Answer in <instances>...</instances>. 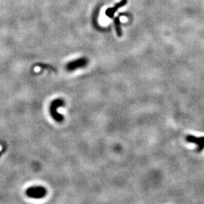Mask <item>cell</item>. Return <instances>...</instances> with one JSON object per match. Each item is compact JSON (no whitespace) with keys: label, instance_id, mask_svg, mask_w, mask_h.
Returning <instances> with one entry per match:
<instances>
[{"label":"cell","instance_id":"obj_3","mask_svg":"<svg viewBox=\"0 0 204 204\" xmlns=\"http://www.w3.org/2000/svg\"><path fill=\"white\" fill-rule=\"evenodd\" d=\"M186 141L188 143L196 144L198 146V151L202 152L204 150V137H196L193 135H187Z\"/></svg>","mask_w":204,"mask_h":204},{"label":"cell","instance_id":"obj_5","mask_svg":"<svg viewBox=\"0 0 204 204\" xmlns=\"http://www.w3.org/2000/svg\"><path fill=\"white\" fill-rule=\"evenodd\" d=\"M31 193L35 198H41L46 194V190L43 188H34L31 190Z\"/></svg>","mask_w":204,"mask_h":204},{"label":"cell","instance_id":"obj_4","mask_svg":"<svg viewBox=\"0 0 204 204\" xmlns=\"http://www.w3.org/2000/svg\"><path fill=\"white\" fill-rule=\"evenodd\" d=\"M126 3H127V0H122V1H121L119 3H117V4L113 7V8H108L105 11L106 15L108 17H109V18H113L114 14H115V12L119 9V8H121V7L126 5Z\"/></svg>","mask_w":204,"mask_h":204},{"label":"cell","instance_id":"obj_2","mask_svg":"<svg viewBox=\"0 0 204 204\" xmlns=\"http://www.w3.org/2000/svg\"><path fill=\"white\" fill-rule=\"evenodd\" d=\"M88 60L86 58H78L77 60L70 61L66 65V69L68 71H72L79 68L84 67L88 65Z\"/></svg>","mask_w":204,"mask_h":204},{"label":"cell","instance_id":"obj_6","mask_svg":"<svg viewBox=\"0 0 204 204\" xmlns=\"http://www.w3.org/2000/svg\"><path fill=\"white\" fill-rule=\"evenodd\" d=\"M114 23H115V27L116 30V33L118 36H121L122 35V31L121 29V22L119 20V17H117L114 19Z\"/></svg>","mask_w":204,"mask_h":204},{"label":"cell","instance_id":"obj_1","mask_svg":"<svg viewBox=\"0 0 204 204\" xmlns=\"http://www.w3.org/2000/svg\"><path fill=\"white\" fill-rule=\"evenodd\" d=\"M65 105L64 101L63 99H57L53 101L50 106V112L54 120L58 122H62L64 120V116L58 112V108Z\"/></svg>","mask_w":204,"mask_h":204}]
</instances>
